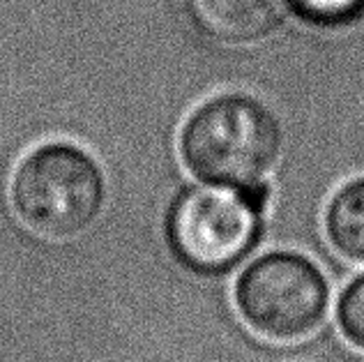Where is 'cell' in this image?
<instances>
[{
    "label": "cell",
    "mask_w": 364,
    "mask_h": 362,
    "mask_svg": "<svg viewBox=\"0 0 364 362\" xmlns=\"http://www.w3.org/2000/svg\"><path fill=\"white\" fill-rule=\"evenodd\" d=\"M337 323L346 341L364 351V275L355 277L341 291L337 302Z\"/></svg>",
    "instance_id": "obj_8"
},
{
    "label": "cell",
    "mask_w": 364,
    "mask_h": 362,
    "mask_svg": "<svg viewBox=\"0 0 364 362\" xmlns=\"http://www.w3.org/2000/svg\"><path fill=\"white\" fill-rule=\"evenodd\" d=\"M284 150V127L263 100L247 92L210 97L180 129V157L203 185L265 189Z\"/></svg>",
    "instance_id": "obj_1"
},
{
    "label": "cell",
    "mask_w": 364,
    "mask_h": 362,
    "mask_svg": "<svg viewBox=\"0 0 364 362\" xmlns=\"http://www.w3.org/2000/svg\"><path fill=\"white\" fill-rule=\"evenodd\" d=\"M289 0H187L191 21L219 44H252L267 37Z\"/></svg>",
    "instance_id": "obj_5"
},
{
    "label": "cell",
    "mask_w": 364,
    "mask_h": 362,
    "mask_svg": "<svg viewBox=\"0 0 364 362\" xmlns=\"http://www.w3.org/2000/svg\"><path fill=\"white\" fill-rule=\"evenodd\" d=\"M9 201L18 222L33 233L67 240L97 222L107 201V180L83 148L44 144L18 161Z\"/></svg>",
    "instance_id": "obj_2"
},
{
    "label": "cell",
    "mask_w": 364,
    "mask_h": 362,
    "mask_svg": "<svg viewBox=\"0 0 364 362\" xmlns=\"http://www.w3.org/2000/svg\"><path fill=\"white\" fill-rule=\"evenodd\" d=\"M289 5L316 26H341L364 14V0H289Z\"/></svg>",
    "instance_id": "obj_7"
},
{
    "label": "cell",
    "mask_w": 364,
    "mask_h": 362,
    "mask_svg": "<svg viewBox=\"0 0 364 362\" xmlns=\"http://www.w3.org/2000/svg\"><path fill=\"white\" fill-rule=\"evenodd\" d=\"M235 307L245 326L270 341H302L330 312V282L309 256L267 252L235 282Z\"/></svg>",
    "instance_id": "obj_4"
},
{
    "label": "cell",
    "mask_w": 364,
    "mask_h": 362,
    "mask_svg": "<svg viewBox=\"0 0 364 362\" xmlns=\"http://www.w3.org/2000/svg\"><path fill=\"white\" fill-rule=\"evenodd\" d=\"M263 192L217 185L182 192L171 206L166 222L173 256L187 270L208 277L242 263L261 235Z\"/></svg>",
    "instance_id": "obj_3"
},
{
    "label": "cell",
    "mask_w": 364,
    "mask_h": 362,
    "mask_svg": "<svg viewBox=\"0 0 364 362\" xmlns=\"http://www.w3.org/2000/svg\"><path fill=\"white\" fill-rule=\"evenodd\" d=\"M323 226L341 259L364 265V178L350 180L332 194Z\"/></svg>",
    "instance_id": "obj_6"
}]
</instances>
